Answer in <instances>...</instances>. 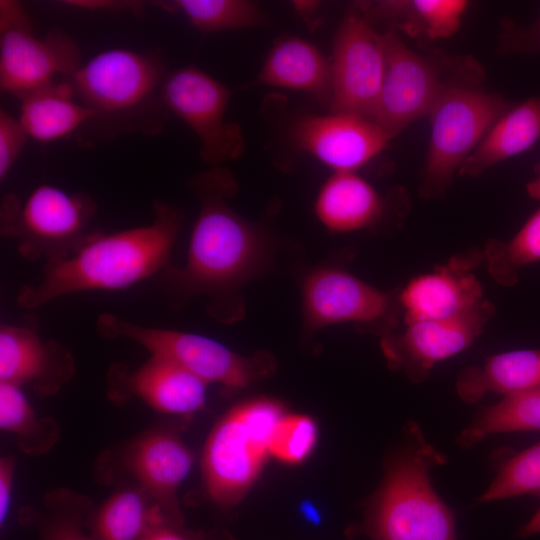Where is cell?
Masks as SVG:
<instances>
[{"label": "cell", "mask_w": 540, "mask_h": 540, "mask_svg": "<svg viewBox=\"0 0 540 540\" xmlns=\"http://www.w3.org/2000/svg\"><path fill=\"white\" fill-rule=\"evenodd\" d=\"M191 186L200 207L183 267L168 265L163 284L178 299L204 297L211 318L232 323L244 315L242 287L269 269L274 244L265 230L235 212L228 199L236 181L216 166L196 175Z\"/></svg>", "instance_id": "6da1fadb"}, {"label": "cell", "mask_w": 540, "mask_h": 540, "mask_svg": "<svg viewBox=\"0 0 540 540\" xmlns=\"http://www.w3.org/2000/svg\"><path fill=\"white\" fill-rule=\"evenodd\" d=\"M180 227V214L156 201L151 223L111 234L99 231L74 254L45 264L40 281L22 286L16 302L37 309L68 294L137 284L168 266Z\"/></svg>", "instance_id": "7a4b0ae2"}, {"label": "cell", "mask_w": 540, "mask_h": 540, "mask_svg": "<svg viewBox=\"0 0 540 540\" xmlns=\"http://www.w3.org/2000/svg\"><path fill=\"white\" fill-rule=\"evenodd\" d=\"M445 462L413 424L369 503L364 532L372 540H456L454 514L430 478L431 470Z\"/></svg>", "instance_id": "3957f363"}, {"label": "cell", "mask_w": 540, "mask_h": 540, "mask_svg": "<svg viewBox=\"0 0 540 540\" xmlns=\"http://www.w3.org/2000/svg\"><path fill=\"white\" fill-rule=\"evenodd\" d=\"M96 211L91 196L42 184L24 200L15 194L2 198L0 233L17 242L26 260L53 263L74 254L99 232L90 228Z\"/></svg>", "instance_id": "277c9868"}, {"label": "cell", "mask_w": 540, "mask_h": 540, "mask_svg": "<svg viewBox=\"0 0 540 540\" xmlns=\"http://www.w3.org/2000/svg\"><path fill=\"white\" fill-rule=\"evenodd\" d=\"M283 416L277 402L257 399L232 408L214 426L201 468L206 492L215 504L229 507L243 497L269 455L272 435Z\"/></svg>", "instance_id": "5b68a950"}, {"label": "cell", "mask_w": 540, "mask_h": 540, "mask_svg": "<svg viewBox=\"0 0 540 540\" xmlns=\"http://www.w3.org/2000/svg\"><path fill=\"white\" fill-rule=\"evenodd\" d=\"M501 97L462 84H451L431 113V135L420 191L424 197L445 192L455 172L507 111Z\"/></svg>", "instance_id": "8992f818"}, {"label": "cell", "mask_w": 540, "mask_h": 540, "mask_svg": "<svg viewBox=\"0 0 540 540\" xmlns=\"http://www.w3.org/2000/svg\"><path fill=\"white\" fill-rule=\"evenodd\" d=\"M98 334L107 339L124 338L145 348L150 355L168 359L207 384L228 389L244 388L268 373L263 356L244 357L211 338L166 328L144 326L112 313L96 321Z\"/></svg>", "instance_id": "52a82bcc"}, {"label": "cell", "mask_w": 540, "mask_h": 540, "mask_svg": "<svg viewBox=\"0 0 540 540\" xmlns=\"http://www.w3.org/2000/svg\"><path fill=\"white\" fill-rule=\"evenodd\" d=\"M303 324L307 331L352 323L382 336L396 326L401 307L397 296L383 292L344 269L311 270L301 286Z\"/></svg>", "instance_id": "ba28073f"}, {"label": "cell", "mask_w": 540, "mask_h": 540, "mask_svg": "<svg viewBox=\"0 0 540 540\" xmlns=\"http://www.w3.org/2000/svg\"><path fill=\"white\" fill-rule=\"evenodd\" d=\"M230 90L197 67L166 74L160 100L167 111L185 122L200 141V154L209 164L237 159L244 150L240 127L225 119Z\"/></svg>", "instance_id": "9c48e42d"}, {"label": "cell", "mask_w": 540, "mask_h": 540, "mask_svg": "<svg viewBox=\"0 0 540 540\" xmlns=\"http://www.w3.org/2000/svg\"><path fill=\"white\" fill-rule=\"evenodd\" d=\"M165 76L155 58L115 48L98 53L66 80L76 99L97 112L96 119L130 115L147 106Z\"/></svg>", "instance_id": "30bf717a"}, {"label": "cell", "mask_w": 540, "mask_h": 540, "mask_svg": "<svg viewBox=\"0 0 540 540\" xmlns=\"http://www.w3.org/2000/svg\"><path fill=\"white\" fill-rule=\"evenodd\" d=\"M330 64L331 111L372 120L385 75L386 50L384 34L370 26L362 11H351L343 19Z\"/></svg>", "instance_id": "8fae6325"}, {"label": "cell", "mask_w": 540, "mask_h": 540, "mask_svg": "<svg viewBox=\"0 0 540 540\" xmlns=\"http://www.w3.org/2000/svg\"><path fill=\"white\" fill-rule=\"evenodd\" d=\"M81 66L76 42L52 29L44 38L32 33L31 18L0 28V87L19 99L72 76Z\"/></svg>", "instance_id": "7c38bea8"}, {"label": "cell", "mask_w": 540, "mask_h": 540, "mask_svg": "<svg viewBox=\"0 0 540 540\" xmlns=\"http://www.w3.org/2000/svg\"><path fill=\"white\" fill-rule=\"evenodd\" d=\"M384 40L386 69L372 121L393 138L429 115L451 84L442 81L433 61L412 51L394 30L386 32Z\"/></svg>", "instance_id": "4fadbf2b"}, {"label": "cell", "mask_w": 540, "mask_h": 540, "mask_svg": "<svg viewBox=\"0 0 540 540\" xmlns=\"http://www.w3.org/2000/svg\"><path fill=\"white\" fill-rule=\"evenodd\" d=\"M481 260L482 251L470 250L453 256L430 273L413 278L398 293L405 324L492 317L495 307L484 298L482 286L472 272Z\"/></svg>", "instance_id": "5bb4252c"}, {"label": "cell", "mask_w": 540, "mask_h": 540, "mask_svg": "<svg viewBox=\"0 0 540 540\" xmlns=\"http://www.w3.org/2000/svg\"><path fill=\"white\" fill-rule=\"evenodd\" d=\"M208 384L177 365L156 356L136 368L114 363L107 372V395L118 403L136 397L166 414H190L205 407Z\"/></svg>", "instance_id": "9a60e30c"}, {"label": "cell", "mask_w": 540, "mask_h": 540, "mask_svg": "<svg viewBox=\"0 0 540 540\" xmlns=\"http://www.w3.org/2000/svg\"><path fill=\"white\" fill-rule=\"evenodd\" d=\"M293 139L334 172H355L392 138L370 119L331 111L299 119L293 127Z\"/></svg>", "instance_id": "2e32d148"}, {"label": "cell", "mask_w": 540, "mask_h": 540, "mask_svg": "<svg viewBox=\"0 0 540 540\" xmlns=\"http://www.w3.org/2000/svg\"><path fill=\"white\" fill-rule=\"evenodd\" d=\"M491 316L456 320H421L405 324L400 333L382 336L381 347L390 368L413 383L425 381L433 366L468 348Z\"/></svg>", "instance_id": "e0dca14e"}, {"label": "cell", "mask_w": 540, "mask_h": 540, "mask_svg": "<svg viewBox=\"0 0 540 540\" xmlns=\"http://www.w3.org/2000/svg\"><path fill=\"white\" fill-rule=\"evenodd\" d=\"M76 373L71 351L53 339H43L35 326L0 327V382L31 386L40 397L58 393Z\"/></svg>", "instance_id": "ac0fdd59"}, {"label": "cell", "mask_w": 540, "mask_h": 540, "mask_svg": "<svg viewBox=\"0 0 540 540\" xmlns=\"http://www.w3.org/2000/svg\"><path fill=\"white\" fill-rule=\"evenodd\" d=\"M193 456L174 433L153 430L125 450L124 466L156 504L167 522L184 525L177 489L189 474Z\"/></svg>", "instance_id": "d6986e66"}, {"label": "cell", "mask_w": 540, "mask_h": 540, "mask_svg": "<svg viewBox=\"0 0 540 540\" xmlns=\"http://www.w3.org/2000/svg\"><path fill=\"white\" fill-rule=\"evenodd\" d=\"M256 82L307 93L330 106L331 64L314 44L297 36H284L271 47Z\"/></svg>", "instance_id": "ffe728a7"}, {"label": "cell", "mask_w": 540, "mask_h": 540, "mask_svg": "<svg viewBox=\"0 0 540 540\" xmlns=\"http://www.w3.org/2000/svg\"><path fill=\"white\" fill-rule=\"evenodd\" d=\"M319 222L332 233L375 226L382 218V196L355 172H334L320 188L314 204Z\"/></svg>", "instance_id": "44dd1931"}, {"label": "cell", "mask_w": 540, "mask_h": 540, "mask_svg": "<svg viewBox=\"0 0 540 540\" xmlns=\"http://www.w3.org/2000/svg\"><path fill=\"white\" fill-rule=\"evenodd\" d=\"M540 138V95L505 111L490 127L459 169L475 177L532 147Z\"/></svg>", "instance_id": "7402d4cb"}, {"label": "cell", "mask_w": 540, "mask_h": 540, "mask_svg": "<svg viewBox=\"0 0 540 540\" xmlns=\"http://www.w3.org/2000/svg\"><path fill=\"white\" fill-rule=\"evenodd\" d=\"M460 398L475 403L487 393L504 396L540 388V350L521 349L499 353L481 366L465 368L457 377Z\"/></svg>", "instance_id": "603a6c76"}, {"label": "cell", "mask_w": 540, "mask_h": 540, "mask_svg": "<svg viewBox=\"0 0 540 540\" xmlns=\"http://www.w3.org/2000/svg\"><path fill=\"white\" fill-rule=\"evenodd\" d=\"M18 117L28 136L49 143L69 136L97 112L76 100L67 80L57 81L22 98Z\"/></svg>", "instance_id": "cb8c5ba5"}, {"label": "cell", "mask_w": 540, "mask_h": 540, "mask_svg": "<svg viewBox=\"0 0 540 540\" xmlns=\"http://www.w3.org/2000/svg\"><path fill=\"white\" fill-rule=\"evenodd\" d=\"M157 520H165L160 508L137 485L119 489L94 506L86 528L93 540H140Z\"/></svg>", "instance_id": "d4e9b609"}, {"label": "cell", "mask_w": 540, "mask_h": 540, "mask_svg": "<svg viewBox=\"0 0 540 540\" xmlns=\"http://www.w3.org/2000/svg\"><path fill=\"white\" fill-rule=\"evenodd\" d=\"M468 3L462 0L381 1L362 10L367 19L381 18L410 36L434 40L452 36Z\"/></svg>", "instance_id": "484cf974"}, {"label": "cell", "mask_w": 540, "mask_h": 540, "mask_svg": "<svg viewBox=\"0 0 540 540\" xmlns=\"http://www.w3.org/2000/svg\"><path fill=\"white\" fill-rule=\"evenodd\" d=\"M0 428L14 436L19 450L29 456L48 453L60 438L52 417H39L21 387L0 382Z\"/></svg>", "instance_id": "4316f807"}, {"label": "cell", "mask_w": 540, "mask_h": 540, "mask_svg": "<svg viewBox=\"0 0 540 540\" xmlns=\"http://www.w3.org/2000/svg\"><path fill=\"white\" fill-rule=\"evenodd\" d=\"M519 431H540V388L504 396L485 408L456 438L470 448L487 436Z\"/></svg>", "instance_id": "83f0119b"}, {"label": "cell", "mask_w": 540, "mask_h": 540, "mask_svg": "<svg viewBox=\"0 0 540 540\" xmlns=\"http://www.w3.org/2000/svg\"><path fill=\"white\" fill-rule=\"evenodd\" d=\"M92 501L72 489L58 487L45 493L42 509L36 512L35 527L40 540H93L86 520Z\"/></svg>", "instance_id": "f1b7e54d"}, {"label": "cell", "mask_w": 540, "mask_h": 540, "mask_svg": "<svg viewBox=\"0 0 540 540\" xmlns=\"http://www.w3.org/2000/svg\"><path fill=\"white\" fill-rule=\"evenodd\" d=\"M155 4L167 11L181 13L203 33L256 27L265 22L258 5L244 0H174Z\"/></svg>", "instance_id": "f546056e"}, {"label": "cell", "mask_w": 540, "mask_h": 540, "mask_svg": "<svg viewBox=\"0 0 540 540\" xmlns=\"http://www.w3.org/2000/svg\"><path fill=\"white\" fill-rule=\"evenodd\" d=\"M482 255L495 281L504 286L514 285L522 267L540 261V208L509 241L490 239Z\"/></svg>", "instance_id": "4dcf8cb0"}, {"label": "cell", "mask_w": 540, "mask_h": 540, "mask_svg": "<svg viewBox=\"0 0 540 540\" xmlns=\"http://www.w3.org/2000/svg\"><path fill=\"white\" fill-rule=\"evenodd\" d=\"M520 495L540 497V442L505 461L480 502Z\"/></svg>", "instance_id": "1f68e13d"}, {"label": "cell", "mask_w": 540, "mask_h": 540, "mask_svg": "<svg viewBox=\"0 0 540 540\" xmlns=\"http://www.w3.org/2000/svg\"><path fill=\"white\" fill-rule=\"evenodd\" d=\"M317 440L315 422L304 415H284L269 445V454L282 462L300 463L312 452Z\"/></svg>", "instance_id": "d6a6232c"}, {"label": "cell", "mask_w": 540, "mask_h": 540, "mask_svg": "<svg viewBox=\"0 0 540 540\" xmlns=\"http://www.w3.org/2000/svg\"><path fill=\"white\" fill-rule=\"evenodd\" d=\"M29 136L19 118L0 110V181L3 182Z\"/></svg>", "instance_id": "836d02e7"}, {"label": "cell", "mask_w": 540, "mask_h": 540, "mask_svg": "<svg viewBox=\"0 0 540 540\" xmlns=\"http://www.w3.org/2000/svg\"><path fill=\"white\" fill-rule=\"evenodd\" d=\"M506 46L516 52H540V16L528 27H508Z\"/></svg>", "instance_id": "e575fe53"}, {"label": "cell", "mask_w": 540, "mask_h": 540, "mask_svg": "<svg viewBox=\"0 0 540 540\" xmlns=\"http://www.w3.org/2000/svg\"><path fill=\"white\" fill-rule=\"evenodd\" d=\"M140 540H209V536L184 525H177L165 520H157L150 524Z\"/></svg>", "instance_id": "d590c367"}, {"label": "cell", "mask_w": 540, "mask_h": 540, "mask_svg": "<svg viewBox=\"0 0 540 540\" xmlns=\"http://www.w3.org/2000/svg\"><path fill=\"white\" fill-rule=\"evenodd\" d=\"M16 460L12 455L0 459V525L6 521L11 504Z\"/></svg>", "instance_id": "8d00e7d4"}, {"label": "cell", "mask_w": 540, "mask_h": 540, "mask_svg": "<svg viewBox=\"0 0 540 540\" xmlns=\"http://www.w3.org/2000/svg\"><path fill=\"white\" fill-rule=\"evenodd\" d=\"M70 7L82 9H103V10H132L140 14L143 4L135 1H110V0H68L62 1Z\"/></svg>", "instance_id": "74e56055"}, {"label": "cell", "mask_w": 540, "mask_h": 540, "mask_svg": "<svg viewBox=\"0 0 540 540\" xmlns=\"http://www.w3.org/2000/svg\"><path fill=\"white\" fill-rule=\"evenodd\" d=\"M540 533V508L535 512L531 519L519 531L522 537H528Z\"/></svg>", "instance_id": "f35d334b"}, {"label": "cell", "mask_w": 540, "mask_h": 540, "mask_svg": "<svg viewBox=\"0 0 540 540\" xmlns=\"http://www.w3.org/2000/svg\"><path fill=\"white\" fill-rule=\"evenodd\" d=\"M527 193L530 198L540 200V163L535 167V175L527 184Z\"/></svg>", "instance_id": "ab89813d"}, {"label": "cell", "mask_w": 540, "mask_h": 540, "mask_svg": "<svg viewBox=\"0 0 540 540\" xmlns=\"http://www.w3.org/2000/svg\"><path fill=\"white\" fill-rule=\"evenodd\" d=\"M209 539H210V540H213L211 536H209Z\"/></svg>", "instance_id": "60d3db41"}]
</instances>
